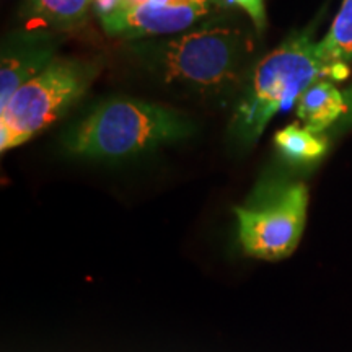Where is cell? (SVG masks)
I'll use <instances>...</instances> for the list:
<instances>
[{"label": "cell", "instance_id": "cell-5", "mask_svg": "<svg viewBox=\"0 0 352 352\" xmlns=\"http://www.w3.org/2000/svg\"><path fill=\"white\" fill-rule=\"evenodd\" d=\"M308 188L300 182L263 183L248 204L235 208L241 248L253 258L277 261L297 248L307 222Z\"/></svg>", "mask_w": 352, "mask_h": 352}, {"label": "cell", "instance_id": "cell-2", "mask_svg": "<svg viewBox=\"0 0 352 352\" xmlns=\"http://www.w3.org/2000/svg\"><path fill=\"white\" fill-rule=\"evenodd\" d=\"M195 132L183 113L132 98L98 104L64 135L70 155L88 160H124L179 142Z\"/></svg>", "mask_w": 352, "mask_h": 352}, {"label": "cell", "instance_id": "cell-3", "mask_svg": "<svg viewBox=\"0 0 352 352\" xmlns=\"http://www.w3.org/2000/svg\"><path fill=\"white\" fill-rule=\"evenodd\" d=\"M323 77L314 26L289 34L254 67L233 113L232 135L240 145L256 144L272 118Z\"/></svg>", "mask_w": 352, "mask_h": 352}, {"label": "cell", "instance_id": "cell-16", "mask_svg": "<svg viewBox=\"0 0 352 352\" xmlns=\"http://www.w3.org/2000/svg\"><path fill=\"white\" fill-rule=\"evenodd\" d=\"M148 0H124V10L129 7H135V6H142V3H147Z\"/></svg>", "mask_w": 352, "mask_h": 352}, {"label": "cell", "instance_id": "cell-13", "mask_svg": "<svg viewBox=\"0 0 352 352\" xmlns=\"http://www.w3.org/2000/svg\"><path fill=\"white\" fill-rule=\"evenodd\" d=\"M124 10V0H94V12L101 19Z\"/></svg>", "mask_w": 352, "mask_h": 352}, {"label": "cell", "instance_id": "cell-4", "mask_svg": "<svg viewBox=\"0 0 352 352\" xmlns=\"http://www.w3.org/2000/svg\"><path fill=\"white\" fill-rule=\"evenodd\" d=\"M95 60L56 57L0 107L2 152L28 142L72 108L98 76Z\"/></svg>", "mask_w": 352, "mask_h": 352}, {"label": "cell", "instance_id": "cell-15", "mask_svg": "<svg viewBox=\"0 0 352 352\" xmlns=\"http://www.w3.org/2000/svg\"><path fill=\"white\" fill-rule=\"evenodd\" d=\"M344 100H346L347 111L344 114V118L340 121V126H338V129L340 131H347L352 126V85L344 91Z\"/></svg>", "mask_w": 352, "mask_h": 352}, {"label": "cell", "instance_id": "cell-10", "mask_svg": "<svg viewBox=\"0 0 352 352\" xmlns=\"http://www.w3.org/2000/svg\"><path fill=\"white\" fill-rule=\"evenodd\" d=\"M328 145V139L323 134L307 129L298 122L285 126L274 135L277 153L292 168H314L327 155Z\"/></svg>", "mask_w": 352, "mask_h": 352}, {"label": "cell", "instance_id": "cell-1", "mask_svg": "<svg viewBox=\"0 0 352 352\" xmlns=\"http://www.w3.org/2000/svg\"><path fill=\"white\" fill-rule=\"evenodd\" d=\"M129 50L165 85L219 98L239 85L252 43L240 26L212 20L165 39H138Z\"/></svg>", "mask_w": 352, "mask_h": 352}, {"label": "cell", "instance_id": "cell-12", "mask_svg": "<svg viewBox=\"0 0 352 352\" xmlns=\"http://www.w3.org/2000/svg\"><path fill=\"white\" fill-rule=\"evenodd\" d=\"M226 2L232 3V6L240 7L241 10L248 13V16L252 19L254 28L258 32H263L266 28V7H264V0H226Z\"/></svg>", "mask_w": 352, "mask_h": 352}, {"label": "cell", "instance_id": "cell-11", "mask_svg": "<svg viewBox=\"0 0 352 352\" xmlns=\"http://www.w3.org/2000/svg\"><path fill=\"white\" fill-rule=\"evenodd\" d=\"M94 0H28L25 13L59 30H72L87 20Z\"/></svg>", "mask_w": 352, "mask_h": 352}, {"label": "cell", "instance_id": "cell-7", "mask_svg": "<svg viewBox=\"0 0 352 352\" xmlns=\"http://www.w3.org/2000/svg\"><path fill=\"white\" fill-rule=\"evenodd\" d=\"M56 44L43 34H20L8 38L0 60V107L21 85L32 80L56 59Z\"/></svg>", "mask_w": 352, "mask_h": 352}, {"label": "cell", "instance_id": "cell-8", "mask_svg": "<svg viewBox=\"0 0 352 352\" xmlns=\"http://www.w3.org/2000/svg\"><path fill=\"white\" fill-rule=\"evenodd\" d=\"M347 111L344 94L329 80L315 82L297 101V116L307 129L323 134L334 122H340Z\"/></svg>", "mask_w": 352, "mask_h": 352}, {"label": "cell", "instance_id": "cell-6", "mask_svg": "<svg viewBox=\"0 0 352 352\" xmlns=\"http://www.w3.org/2000/svg\"><path fill=\"white\" fill-rule=\"evenodd\" d=\"M217 8L208 6H157L142 3L101 19L109 36L127 39L160 38L178 34L201 23Z\"/></svg>", "mask_w": 352, "mask_h": 352}, {"label": "cell", "instance_id": "cell-9", "mask_svg": "<svg viewBox=\"0 0 352 352\" xmlns=\"http://www.w3.org/2000/svg\"><path fill=\"white\" fill-rule=\"evenodd\" d=\"M318 54L324 67V77L342 80L349 74L352 59V0H342L331 28L318 41Z\"/></svg>", "mask_w": 352, "mask_h": 352}, {"label": "cell", "instance_id": "cell-14", "mask_svg": "<svg viewBox=\"0 0 352 352\" xmlns=\"http://www.w3.org/2000/svg\"><path fill=\"white\" fill-rule=\"evenodd\" d=\"M147 3H157V6H208L219 8L222 0H148Z\"/></svg>", "mask_w": 352, "mask_h": 352}]
</instances>
